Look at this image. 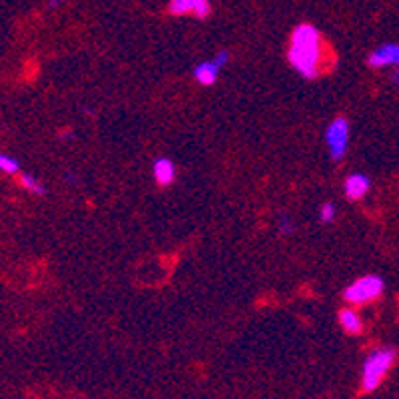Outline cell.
I'll return each instance as SVG.
<instances>
[{"mask_svg":"<svg viewBox=\"0 0 399 399\" xmlns=\"http://www.w3.org/2000/svg\"><path fill=\"white\" fill-rule=\"evenodd\" d=\"M212 60L218 64L220 68H224L226 64L230 62V53H228V50H220V53H216V56H214Z\"/></svg>","mask_w":399,"mask_h":399,"instance_id":"obj_15","label":"cell"},{"mask_svg":"<svg viewBox=\"0 0 399 399\" xmlns=\"http://www.w3.org/2000/svg\"><path fill=\"white\" fill-rule=\"evenodd\" d=\"M22 172L21 162L18 158H14L12 154L6 152H0V174H6V176H18Z\"/></svg>","mask_w":399,"mask_h":399,"instance_id":"obj_12","label":"cell"},{"mask_svg":"<svg viewBox=\"0 0 399 399\" xmlns=\"http://www.w3.org/2000/svg\"><path fill=\"white\" fill-rule=\"evenodd\" d=\"M389 82L395 86V88H399V66L391 70V74H389Z\"/></svg>","mask_w":399,"mask_h":399,"instance_id":"obj_16","label":"cell"},{"mask_svg":"<svg viewBox=\"0 0 399 399\" xmlns=\"http://www.w3.org/2000/svg\"><path fill=\"white\" fill-rule=\"evenodd\" d=\"M349 134H351V126L346 116H337L334 118L326 128V146L329 160L334 164L344 162L349 150Z\"/></svg>","mask_w":399,"mask_h":399,"instance_id":"obj_4","label":"cell"},{"mask_svg":"<svg viewBox=\"0 0 399 399\" xmlns=\"http://www.w3.org/2000/svg\"><path fill=\"white\" fill-rule=\"evenodd\" d=\"M326 43L315 24H297L290 34L288 62L304 80H315L326 60Z\"/></svg>","mask_w":399,"mask_h":399,"instance_id":"obj_1","label":"cell"},{"mask_svg":"<svg viewBox=\"0 0 399 399\" xmlns=\"http://www.w3.org/2000/svg\"><path fill=\"white\" fill-rule=\"evenodd\" d=\"M337 216V206L334 202H324L322 206H319V210H317V218L322 224H332V222L336 220Z\"/></svg>","mask_w":399,"mask_h":399,"instance_id":"obj_13","label":"cell"},{"mask_svg":"<svg viewBox=\"0 0 399 399\" xmlns=\"http://www.w3.org/2000/svg\"><path fill=\"white\" fill-rule=\"evenodd\" d=\"M366 64L373 70L398 68L399 66V43H383L376 46L366 58Z\"/></svg>","mask_w":399,"mask_h":399,"instance_id":"obj_5","label":"cell"},{"mask_svg":"<svg viewBox=\"0 0 399 399\" xmlns=\"http://www.w3.org/2000/svg\"><path fill=\"white\" fill-rule=\"evenodd\" d=\"M371 190V178L364 172H351L344 180V194L349 202H359L369 194Z\"/></svg>","mask_w":399,"mask_h":399,"instance_id":"obj_7","label":"cell"},{"mask_svg":"<svg viewBox=\"0 0 399 399\" xmlns=\"http://www.w3.org/2000/svg\"><path fill=\"white\" fill-rule=\"evenodd\" d=\"M222 68L214 60H204L194 66V80L200 86H214L220 78Z\"/></svg>","mask_w":399,"mask_h":399,"instance_id":"obj_10","label":"cell"},{"mask_svg":"<svg viewBox=\"0 0 399 399\" xmlns=\"http://www.w3.org/2000/svg\"><path fill=\"white\" fill-rule=\"evenodd\" d=\"M337 319H339V327L346 332L347 336H359L364 332V319H361V315L357 314L356 307L339 310Z\"/></svg>","mask_w":399,"mask_h":399,"instance_id":"obj_9","label":"cell"},{"mask_svg":"<svg viewBox=\"0 0 399 399\" xmlns=\"http://www.w3.org/2000/svg\"><path fill=\"white\" fill-rule=\"evenodd\" d=\"M152 176L156 180L158 186L166 188V186H172L176 182V176H178V168L174 164V160L168 156H158L154 162H152Z\"/></svg>","mask_w":399,"mask_h":399,"instance_id":"obj_8","label":"cell"},{"mask_svg":"<svg viewBox=\"0 0 399 399\" xmlns=\"http://www.w3.org/2000/svg\"><path fill=\"white\" fill-rule=\"evenodd\" d=\"M386 292V280L378 273H366L344 290V300L349 305H368Z\"/></svg>","mask_w":399,"mask_h":399,"instance_id":"obj_3","label":"cell"},{"mask_svg":"<svg viewBox=\"0 0 399 399\" xmlns=\"http://www.w3.org/2000/svg\"><path fill=\"white\" fill-rule=\"evenodd\" d=\"M395 357H398V351L391 346L376 347L373 351H369L368 357L364 359L361 381H359V388L364 393H371L383 383L388 371L395 364Z\"/></svg>","mask_w":399,"mask_h":399,"instance_id":"obj_2","label":"cell"},{"mask_svg":"<svg viewBox=\"0 0 399 399\" xmlns=\"http://www.w3.org/2000/svg\"><path fill=\"white\" fill-rule=\"evenodd\" d=\"M168 12L172 16H194L206 21L212 14L210 0H170Z\"/></svg>","mask_w":399,"mask_h":399,"instance_id":"obj_6","label":"cell"},{"mask_svg":"<svg viewBox=\"0 0 399 399\" xmlns=\"http://www.w3.org/2000/svg\"><path fill=\"white\" fill-rule=\"evenodd\" d=\"M18 184H21L22 188L26 190L28 194H32V196L43 198V196L48 194V190L44 186L43 180H38L34 174H31V172H21V174H18Z\"/></svg>","mask_w":399,"mask_h":399,"instance_id":"obj_11","label":"cell"},{"mask_svg":"<svg viewBox=\"0 0 399 399\" xmlns=\"http://www.w3.org/2000/svg\"><path fill=\"white\" fill-rule=\"evenodd\" d=\"M278 231H280L282 236H290V234H294L295 222L292 220V216H290V214H280V218H278Z\"/></svg>","mask_w":399,"mask_h":399,"instance_id":"obj_14","label":"cell"},{"mask_svg":"<svg viewBox=\"0 0 399 399\" xmlns=\"http://www.w3.org/2000/svg\"><path fill=\"white\" fill-rule=\"evenodd\" d=\"M64 180H66L68 184H76V182H78V176L72 174V172H66V174H64Z\"/></svg>","mask_w":399,"mask_h":399,"instance_id":"obj_18","label":"cell"},{"mask_svg":"<svg viewBox=\"0 0 399 399\" xmlns=\"http://www.w3.org/2000/svg\"><path fill=\"white\" fill-rule=\"evenodd\" d=\"M64 2H66V0H48V6H50V9H58Z\"/></svg>","mask_w":399,"mask_h":399,"instance_id":"obj_19","label":"cell"},{"mask_svg":"<svg viewBox=\"0 0 399 399\" xmlns=\"http://www.w3.org/2000/svg\"><path fill=\"white\" fill-rule=\"evenodd\" d=\"M58 140H60V142H70V140H74V132L66 130V132H62V134L58 136Z\"/></svg>","mask_w":399,"mask_h":399,"instance_id":"obj_17","label":"cell"}]
</instances>
